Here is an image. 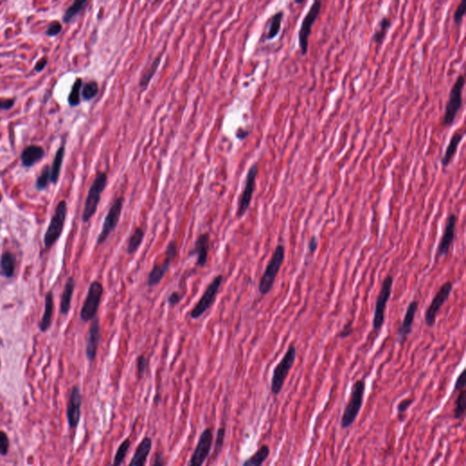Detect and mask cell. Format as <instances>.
Segmentation results:
<instances>
[{
	"label": "cell",
	"instance_id": "obj_37",
	"mask_svg": "<svg viewBox=\"0 0 466 466\" xmlns=\"http://www.w3.org/2000/svg\"><path fill=\"white\" fill-rule=\"evenodd\" d=\"M98 93V85L96 81H89L82 86L81 96L85 101L91 100Z\"/></svg>",
	"mask_w": 466,
	"mask_h": 466
},
{
	"label": "cell",
	"instance_id": "obj_52",
	"mask_svg": "<svg viewBox=\"0 0 466 466\" xmlns=\"http://www.w3.org/2000/svg\"><path fill=\"white\" fill-rule=\"evenodd\" d=\"M249 134H250V131H241V130H240V131L237 133V137H239L240 139H243V138H245V137H247Z\"/></svg>",
	"mask_w": 466,
	"mask_h": 466
},
{
	"label": "cell",
	"instance_id": "obj_26",
	"mask_svg": "<svg viewBox=\"0 0 466 466\" xmlns=\"http://www.w3.org/2000/svg\"><path fill=\"white\" fill-rule=\"evenodd\" d=\"M145 231L141 227H137L133 233L131 234L130 239L128 240V245H127V253L129 255H132L137 252L139 247L142 244V241L144 240Z\"/></svg>",
	"mask_w": 466,
	"mask_h": 466
},
{
	"label": "cell",
	"instance_id": "obj_19",
	"mask_svg": "<svg viewBox=\"0 0 466 466\" xmlns=\"http://www.w3.org/2000/svg\"><path fill=\"white\" fill-rule=\"evenodd\" d=\"M82 405L81 392L78 386H74L70 392L69 405L67 409V419L69 425L75 429L80 421V408Z\"/></svg>",
	"mask_w": 466,
	"mask_h": 466
},
{
	"label": "cell",
	"instance_id": "obj_46",
	"mask_svg": "<svg viewBox=\"0 0 466 466\" xmlns=\"http://www.w3.org/2000/svg\"><path fill=\"white\" fill-rule=\"evenodd\" d=\"M465 387H466V370H463L458 378L456 379V382L454 384V391H461L465 389Z\"/></svg>",
	"mask_w": 466,
	"mask_h": 466
},
{
	"label": "cell",
	"instance_id": "obj_42",
	"mask_svg": "<svg viewBox=\"0 0 466 466\" xmlns=\"http://www.w3.org/2000/svg\"><path fill=\"white\" fill-rule=\"evenodd\" d=\"M9 449V439L6 432L0 431V455H7Z\"/></svg>",
	"mask_w": 466,
	"mask_h": 466
},
{
	"label": "cell",
	"instance_id": "obj_43",
	"mask_svg": "<svg viewBox=\"0 0 466 466\" xmlns=\"http://www.w3.org/2000/svg\"><path fill=\"white\" fill-rule=\"evenodd\" d=\"M61 23L58 22V21H53V22L49 25L46 34L49 36V37H55V36L59 34V33L61 32Z\"/></svg>",
	"mask_w": 466,
	"mask_h": 466
},
{
	"label": "cell",
	"instance_id": "obj_34",
	"mask_svg": "<svg viewBox=\"0 0 466 466\" xmlns=\"http://www.w3.org/2000/svg\"><path fill=\"white\" fill-rule=\"evenodd\" d=\"M88 5V1L86 0H78L73 2V4L66 10L65 14L63 16V21L66 23H69L76 15L78 14L81 10L84 9V7Z\"/></svg>",
	"mask_w": 466,
	"mask_h": 466
},
{
	"label": "cell",
	"instance_id": "obj_20",
	"mask_svg": "<svg viewBox=\"0 0 466 466\" xmlns=\"http://www.w3.org/2000/svg\"><path fill=\"white\" fill-rule=\"evenodd\" d=\"M101 338V328L99 324V319L96 317L92 320L91 325L89 327V335L86 346V355L90 363L96 359L97 350L99 347Z\"/></svg>",
	"mask_w": 466,
	"mask_h": 466
},
{
	"label": "cell",
	"instance_id": "obj_5",
	"mask_svg": "<svg viewBox=\"0 0 466 466\" xmlns=\"http://www.w3.org/2000/svg\"><path fill=\"white\" fill-rule=\"evenodd\" d=\"M465 76L463 74L458 76L455 82L452 86L449 94L448 101L446 103V112L443 118V126L450 127L454 123L458 112L463 106V90L465 87Z\"/></svg>",
	"mask_w": 466,
	"mask_h": 466
},
{
	"label": "cell",
	"instance_id": "obj_36",
	"mask_svg": "<svg viewBox=\"0 0 466 466\" xmlns=\"http://www.w3.org/2000/svg\"><path fill=\"white\" fill-rule=\"evenodd\" d=\"M466 408V392L465 389L461 390L456 398L454 405V418L460 420L465 415Z\"/></svg>",
	"mask_w": 466,
	"mask_h": 466
},
{
	"label": "cell",
	"instance_id": "obj_3",
	"mask_svg": "<svg viewBox=\"0 0 466 466\" xmlns=\"http://www.w3.org/2000/svg\"><path fill=\"white\" fill-rule=\"evenodd\" d=\"M107 181L108 176L105 172L98 173L93 180L89 188L83 210L82 221L84 223H88L97 213V207L101 199V195L107 186Z\"/></svg>",
	"mask_w": 466,
	"mask_h": 466
},
{
	"label": "cell",
	"instance_id": "obj_10",
	"mask_svg": "<svg viewBox=\"0 0 466 466\" xmlns=\"http://www.w3.org/2000/svg\"><path fill=\"white\" fill-rule=\"evenodd\" d=\"M67 202L65 200H61L56 208L55 213L51 218L50 223L48 225V230L44 236V246L45 248H50L57 240L59 239L63 228L65 225V220L67 217Z\"/></svg>",
	"mask_w": 466,
	"mask_h": 466
},
{
	"label": "cell",
	"instance_id": "obj_49",
	"mask_svg": "<svg viewBox=\"0 0 466 466\" xmlns=\"http://www.w3.org/2000/svg\"><path fill=\"white\" fill-rule=\"evenodd\" d=\"M15 104V99H6L0 100V110H8L13 108Z\"/></svg>",
	"mask_w": 466,
	"mask_h": 466
},
{
	"label": "cell",
	"instance_id": "obj_30",
	"mask_svg": "<svg viewBox=\"0 0 466 466\" xmlns=\"http://www.w3.org/2000/svg\"><path fill=\"white\" fill-rule=\"evenodd\" d=\"M391 25L392 23L390 18L387 16H384L379 21L377 28L372 35V42L376 44H382L385 39V37L388 33L389 29L391 28Z\"/></svg>",
	"mask_w": 466,
	"mask_h": 466
},
{
	"label": "cell",
	"instance_id": "obj_54",
	"mask_svg": "<svg viewBox=\"0 0 466 466\" xmlns=\"http://www.w3.org/2000/svg\"><path fill=\"white\" fill-rule=\"evenodd\" d=\"M0 366H1V362H0Z\"/></svg>",
	"mask_w": 466,
	"mask_h": 466
},
{
	"label": "cell",
	"instance_id": "obj_47",
	"mask_svg": "<svg viewBox=\"0 0 466 466\" xmlns=\"http://www.w3.org/2000/svg\"><path fill=\"white\" fill-rule=\"evenodd\" d=\"M413 400L412 399H405L402 401L397 406V411L399 415H403L405 411L408 410V408L412 405Z\"/></svg>",
	"mask_w": 466,
	"mask_h": 466
},
{
	"label": "cell",
	"instance_id": "obj_44",
	"mask_svg": "<svg viewBox=\"0 0 466 466\" xmlns=\"http://www.w3.org/2000/svg\"><path fill=\"white\" fill-rule=\"evenodd\" d=\"M183 297H184V295L181 294L180 292H178V291H173L172 294L168 297L167 302H168L170 306L175 307V306H177L178 304L180 303V302H181L182 299H183Z\"/></svg>",
	"mask_w": 466,
	"mask_h": 466
},
{
	"label": "cell",
	"instance_id": "obj_35",
	"mask_svg": "<svg viewBox=\"0 0 466 466\" xmlns=\"http://www.w3.org/2000/svg\"><path fill=\"white\" fill-rule=\"evenodd\" d=\"M82 89V79L77 78L72 86L68 97V102L71 107H77L80 104V90Z\"/></svg>",
	"mask_w": 466,
	"mask_h": 466
},
{
	"label": "cell",
	"instance_id": "obj_18",
	"mask_svg": "<svg viewBox=\"0 0 466 466\" xmlns=\"http://www.w3.org/2000/svg\"><path fill=\"white\" fill-rule=\"evenodd\" d=\"M211 248V235L209 233H201L197 238L194 246L189 252V258L197 256L196 265L204 268L208 262V256Z\"/></svg>",
	"mask_w": 466,
	"mask_h": 466
},
{
	"label": "cell",
	"instance_id": "obj_45",
	"mask_svg": "<svg viewBox=\"0 0 466 466\" xmlns=\"http://www.w3.org/2000/svg\"><path fill=\"white\" fill-rule=\"evenodd\" d=\"M353 332V323L352 322H350L344 325L342 330L339 332L338 336L341 338V339H346L348 338L349 336L351 335Z\"/></svg>",
	"mask_w": 466,
	"mask_h": 466
},
{
	"label": "cell",
	"instance_id": "obj_4",
	"mask_svg": "<svg viewBox=\"0 0 466 466\" xmlns=\"http://www.w3.org/2000/svg\"><path fill=\"white\" fill-rule=\"evenodd\" d=\"M297 356V350L293 344L289 346L281 362L275 366L272 377L271 389L274 395H279L283 388L284 383L288 377L289 372L293 367Z\"/></svg>",
	"mask_w": 466,
	"mask_h": 466
},
{
	"label": "cell",
	"instance_id": "obj_21",
	"mask_svg": "<svg viewBox=\"0 0 466 466\" xmlns=\"http://www.w3.org/2000/svg\"><path fill=\"white\" fill-rule=\"evenodd\" d=\"M152 449V440L146 436L137 446L129 466H145Z\"/></svg>",
	"mask_w": 466,
	"mask_h": 466
},
{
	"label": "cell",
	"instance_id": "obj_17",
	"mask_svg": "<svg viewBox=\"0 0 466 466\" xmlns=\"http://www.w3.org/2000/svg\"><path fill=\"white\" fill-rule=\"evenodd\" d=\"M418 309V301H411L407 307L404 320L397 329L398 341L401 345H404L407 342L408 337L412 331L413 322L415 320Z\"/></svg>",
	"mask_w": 466,
	"mask_h": 466
},
{
	"label": "cell",
	"instance_id": "obj_41",
	"mask_svg": "<svg viewBox=\"0 0 466 466\" xmlns=\"http://www.w3.org/2000/svg\"><path fill=\"white\" fill-rule=\"evenodd\" d=\"M466 12V0H463L459 4V6L455 9L453 14V21L456 25L461 24Z\"/></svg>",
	"mask_w": 466,
	"mask_h": 466
},
{
	"label": "cell",
	"instance_id": "obj_48",
	"mask_svg": "<svg viewBox=\"0 0 466 466\" xmlns=\"http://www.w3.org/2000/svg\"><path fill=\"white\" fill-rule=\"evenodd\" d=\"M318 246H319V240H318V238L316 237L315 235H313V236L311 238L310 241H309V252H310V253L315 252L316 250L318 249Z\"/></svg>",
	"mask_w": 466,
	"mask_h": 466
},
{
	"label": "cell",
	"instance_id": "obj_7",
	"mask_svg": "<svg viewBox=\"0 0 466 466\" xmlns=\"http://www.w3.org/2000/svg\"><path fill=\"white\" fill-rule=\"evenodd\" d=\"M177 255H178L177 243L175 240H172L170 241V243L166 248L164 261H162L160 264L155 262L152 270L148 275V279H147L148 288H153L161 282L164 278L165 274L170 270L172 261H174Z\"/></svg>",
	"mask_w": 466,
	"mask_h": 466
},
{
	"label": "cell",
	"instance_id": "obj_8",
	"mask_svg": "<svg viewBox=\"0 0 466 466\" xmlns=\"http://www.w3.org/2000/svg\"><path fill=\"white\" fill-rule=\"evenodd\" d=\"M223 281V276L221 274L216 276L212 282L208 285L205 291L200 297L199 302L192 308L190 317L192 320H198L201 316L204 315L206 311L213 306L216 301V298L219 293L220 285Z\"/></svg>",
	"mask_w": 466,
	"mask_h": 466
},
{
	"label": "cell",
	"instance_id": "obj_40",
	"mask_svg": "<svg viewBox=\"0 0 466 466\" xmlns=\"http://www.w3.org/2000/svg\"><path fill=\"white\" fill-rule=\"evenodd\" d=\"M225 436H226V430L224 427H219L217 435H216V441H215V453L214 456H217L219 454L225 441Z\"/></svg>",
	"mask_w": 466,
	"mask_h": 466
},
{
	"label": "cell",
	"instance_id": "obj_23",
	"mask_svg": "<svg viewBox=\"0 0 466 466\" xmlns=\"http://www.w3.org/2000/svg\"><path fill=\"white\" fill-rule=\"evenodd\" d=\"M464 136H465V131H456L453 133L449 143L446 147V152L441 159V164L444 169L447 168L452 162V159L456 154L458 146L463 140Z\"/></svg>",
	"mask_w": 466,
	"mask_h": 466
},
{
	"label": "cell",
	"instance_id": "obj_51",
	"mask_svg": "<svg viewBox=\"0 0 466 466\" xmlns=\"http://www.w3.org/2000/svg\"><path fill=\"white\" fill-rule=\"evenodd\" d=\"M47 64H48V59L46 58H42L41 59H39L35 65V70H37L38 72H41L47 66Z\"/></svg>",
	"mask_w": 466,
	"mask_h": 466
},
{
	"label": "cell",
	"instance_id": "obj_13",
	"mask_svg": "<svg viewBox=\"0 0 466 466\" xmlns=\"http://www.w3.org/2000/svg\"><path fill=\"white\" fill-rule=\"evenodd\" d=\"M322 2L320 0L314 1L309 8L308 12L305 15L302 21V25L299 30V46L301 48L302 55H305L308 52L309 39L311 33V28L318 19L320 12L322 10Z\"/></svg>",
	"mask_w": 466,
	"mask_h": 466
},
{
	"label": "cell",
	"instance_id": "obj_29",
	"mask_svg": "<svg viewBox=\"0 0 466 466\" xmlns=\"http://www.w3.org/2000/svg\"><path fill=\"white\" fill-rule=\"evenodd\" d=\"M270 453V447L266 445L262 446L260 449L257 450V452H255L253 455H252L243 463L242 466H262L267 461Z\"/></svg>",
	"mask_w": 466,
	"mask_h": 466
},
{
	"label": "cell",
	"instance_id": "obj_53",
	"mask_svg": "<svg viewBox=\"0 0 466 466\" xmlns=\"http://www.w3.org/2000/svg\"><path fill=\"white\" fill-rule=\"evenodd\" d=\"M0 199H1V195H0Z\"/></svg>",
	"mask_w": 466,
	"mask_h": 466
},
{
	"label": "cell",
	"instance_id": "obj_6",
	"mask_svg": "<svg viewBox=\"0 0 466 466\" xmlns=\"http://www.w3.org/2000/svg\"><path fill=\"white\" fill-rule=\"evenodd\" d=\"M393 284V277L388 275L384 278L382 288L375 302V308L372 319V330L375 332H380L385 322V311L388 302L391 298V289Z\"/></svg>",
	"mask_w": 466,
	"mask_h": 466
},
{
	"label": "cell",
	"instance_id": "obj_32",
	"mask_svg": "<svg viewBox=\"0 0 466 466\" xmlns=\"http://www.w3.org/2000/svg\"><path fill=\"white\" fill-rule=\"evenodd\" d=\"M160 61H161V58L160 57L158 58H156L154 59V61L151 63L150 68L147 69L143 73V75L141 77L140 80H139V87L141 89H146L149 85V83L151 82V78L154 77L155 73L157 72V69H158V66L160 64Z\"/></svg>",
	"mask_w": 466,
	"mask_h": 466
},
{
	"label": "cell",
	"instance_id": "obj_9",
	"mask_svg": "<svg viewBox=\"0 0 466 466\" xmlns=\"http://www.w3.org/2000/svg\"><path fill=\"white\" fill-rule=\"evenodd\" d=\"M103 292L104 288L101 282L98 281L91 282L80 311V319L82 322H88L96 318L102 299Z\"/></svg>",
	"mask_w": 466,
	"mask_h": 466
},
{
	"label": "cell",
	"instance_id": "obj_33",
	"mask_svg": "<svg viewBox=\"0 0 466 466\" xmlns=\"http://www.w3.org/2000/svg\"><path fill=\"white\" fill-rule=\"evenodd\" d=\"M283 19V11H278L276 12L270 23V28H269V32H268V39H273L276 38V36L280 33L281 28V21Z\"/></svg>",
	"mask_w": 466,
	"mask_h": 466
},
{
	"label": "cell",
	"instance_id": "obj_31",
	"mask_svg": "<svg viewBox=\"0 0 466 466\" xmlns=\"http://www.w3.org/2000/svg\"><path fill=\"white\" fill-rule=\"evenodd\" d=\"M131 446V439H125L123 442L120 444V446H118L116 453H115L114 460H113V463H112L111 466H122V464H123L124 461L126 459V456H127V454H128V452H129Z\"/></svg>",
	"mask_w": 466,
	"mask_h": 466
},
{
	"label": "cell",
	"instance_id": "obj_39",
	"mask_svg": "<svg viewBox=\"0 0 466 466\" xmlns=\"http://www.w3.org/2000/svg\"><path fill=\"white\" fill-rule=\"evenodd\" d=\"M50 180V174H49V168L48 166L45 167V169L42 171L41 174L39 176L36 182V188L39 191H43L47 188L48 184V181Z\"/></svg>",
	"mask_w": 466,
	"mask_h": 466
},
{
	"label": "cell",
	"instance_id": "obj_2",
	"mask_svg": "<svg viewBox=\"0 0 466 466\" xmlns=\"http://www.w3.org/2000/svg\"><path fill=\"white\" fill-rule=\"evenodd\" d=\"M364 391L365 383L364 380H359L352 385L349 401L345 406L341 420V426L344 430L353 425L358 417L364 404Z\"/></svg>",
	"mask_w": 466,
	"mask_h": 466
},
{
	"label": "cell",
	"instance_id": "obj_28",
	"mask_svg": "<svg viewBox=\"0 0 466 466\" xmlns=\"http://www.w3.org/2000/svg\"><path fill=\"white\" fill-rule=\"evenodd\" d=\"M64 156H65V148L60 147L56 152L55 158H54V160L52 162L51 168H49L50 181L53 184H56L58 179L59 178Z\"/></svg>",
	"mask_w": 466,
	"mask_h": 466
},
{
	"label": "cell",
	"instance_id": "obj_55",
	"mask_svg": "<svg viewBox=\"0 0 466 466\" xmlns=\"http://www.w3.org/2000/svg\"></svg>",
	"mask_w": 466,
	"mask_h": 466
},
{
	"label": "cell",
	"instance_id": "obj_14",
	"mask_svg": "<svg viewBox=\"0 0 466 466\" xmlns=\"http://www.w3.org/2000/svg\"><path fill=\"white\" fill-rule=\"evenodd\" d=\"M213 432L210 428H206L199 436L197 446L192 453L189 466H202L208 459L212 451Z\"/></svg>",
	"mask_w": 466,
	"mask_h": 466
},
{
	"label": "cell",
	"instance_id": "obj_25",
	"mask_svg": "<svg viewBox=\"0 0 466 466\" xmlns=\"http://www.w3.org/2000/svg\"><path fill=\"white\" fill-rule=\"evenodd\" d=\"M74 290H75V280H74L73 277H69L66 285H65L63 293H62L60 311H61L62 314H64V315L69 313L70 305H71L72 296L74 293Z\"/></svg>",
	"mask_w": 466,
	"mask_h": 466
},
{
	"label": "cell",
	"instance_id": "obj_38",
	"mask_svg": "<svg viewBox=\"0 0 466 466\" xmlns=\"http://www.w3.org/2000/svg\"><path fill=\"white\" fill-rule=\"evenodd\" d=\"M150 360L141 354L137 359V380H141L144 376L145 372L149 369Z\"/></svg>",
	"mask_w": 466,
	"mask_h": 466
},
{
	"label": "cell",
	"instance_id": "obj_11",
	"mask_svg": "<svg viewBox=\"0 0 466 466\" xmlns=\"http://www.w3.org/2000/svg\"><path fill=\"white\" fill-rule=\"evenodd\" d=\"M452 289L453 284L452 281H446L441 286V288L439 289L437 293L433 297L430 305L425 311V322L427 327L432 328L435 325L437 315L442 307L450 298Z\"/></svg>",
	"mask_w": 466,
	"mask_h": 466
},
{
	"label": "cell",
	"instance_id": "obj_24",
	"mask_svg": "<svg viewBox=\"0 0 466 466\" xmlns=\"http://www.w3.org/2000/svg\"><path fill=\"white\" fill-rule=\"evenodd\" d=\"M54 311V295L52 291H48L45 298V310L41 321L39 323V328L42 331H46L50 327L52 322V315Z\"/></svg>",
	"mask_w": 466,
	"mask_h": 466
},
{
	"label": "cell",
	"instance_id": "obj_12",
	"mask_svg": "<svg viewBox=\"0 0 466 466\" xmlns=\"http://www.w3.org/2000/svg\"><path fill=\"white\" fill-rule=\"evenodd\" d=\"M123 205V197H118L110 206V210L106 215V218L104 219L101 232L97 237V245H101L104 242H106L109 239L110 234L115 232L116 226L119 222V219L121 217Z\"/></svg>",
	"mask_w": 466,
	"mask_h": 466
},
{
	"label": "cell",
	"instance_id": "obj_22",
	"mask_svg": "<svg viewBox=\"0 0 466 466\" xmlns=\"http://www.w3.org/2000/svg\"><path fill=\"white\" fill-rule=\"evenodd\" d=\"M45 156V151L41 146L30 145L21 152V162L26 168H30L41 160Z\"/></svg>",
	"mask_w": 466,
	"mask_h": 466
},
{
	"label": "cell",
	"instance_id": "obj_15",
	"mask_svg": "<svg viewBox=\"0 0 466 466\" xmlns=\"http://www.w3.org/2000/svg\"><path fill=\"white\" fill-rule=\"evenodd\" d=\"M258 172H259V168L256 163L252 165L248 172L247 177L245 180V186H244L243 192L241 193L239 206H238V212H237L238 218H242L250 208L254 191H255L256 178H257Z\"/></svg>",
	"mask_w": 466,
	"mask_h": 466
},
{
	"label": "cell",
	"instance_id": "obj_16",
	"mask_svg": "<svg viewBox=\"0 0 466 466\" xmlns=\"http://www.w3.org/2000/svg\"><path fill=\"white\" fill-rule=\"evenodd\" d=\"M457 215L454 213H451L448 218L446 219V225H445V231L443 233V236L440 240L438 249H437V253H436V260L446 257L449 252L451 246L453 243V240L455 238V228H456V223H457Z\"/></svg>",
	"mask_w": 466,
	"mask_h": 466
},
{
	"label": "cell",
	"instance_id": "obj_27",
	"mask_svg": "<svg viewBox=\"0 0 466 466\" xmlns=\"http://www.w3.org/2000/svg\"><path fill=\"white\" fill-rule=\"evenodd\" d=\"M16 258L14 254L10 252H5L1 256L0 269L1 272L7 278H12L14 276Z\"/></svg>",
	"mask_w": 466,
	"mask_h": 466
},
{
	"label": "cell",
	"instance_id": "obj_1",
	"mask_svg": "<svg viewBox=\"0 0 466 466\" xmlns=\"http://www.w3.org/2000/svg\"><path fill=\"white\" fill-rule=\"evenodd\" d=\"M284 260L285 247L282 244H279L275 248L272 259L269 261L267 267L261 276V281L259 283V292L261 296H266L272 291Z\"/></svg>",
	"mask_w": 466,
	"mask_h": 466
},
{
	"label": "cell",
	"instance_id": "obj_50",
	"mask_svg": "<svg viewBox=\"0 0 466 466\" xmlns=\"http://www.w3.org/2000/svg\"><path fill=\"white\" fill-rule=\"evenodd\" d=\"M152 466H164V456L161 452H158L155 454L154 463Z\"/></svg>",
	"mask_w": 466,
	"mask_h": 466
}]
</instances>
